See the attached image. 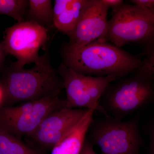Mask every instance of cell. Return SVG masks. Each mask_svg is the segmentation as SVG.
Wrapping results in <instances>:
<instances>
[{"label":"cell","instance_id":"obj_14","mask_svg":"<svg viewBox=\"0 0 154 154\" xmlns=\"http://www.w3.org/2000/svg\"><path fill=\"white\" fill-rule=\"evenodd\" d=\"M0 154H39L19 139L0 128Z\"/></svg>","mask_w":154,"mask_h":154},{"label":"cell","instance_id":"obj_12","mask_svg":"<svg viewBox=\"0 0 154 154\" xmlns=\"http://www.w3.org/2000/svg\"><path fill=\"white\" fill-rule=\"evenodd\" d=\"M95 111L89 109L73 128L53 148L51 154H80Z\"/></svg>","mask_w":154,"mask_h":154},{"label":"cell","instance_id":"obj_8","mask_svg":"<svg viewBox=\"0 0 154 154\" xmlns=\"http://www.w3.org/2000/svg\"><path fill=\"white\" fill-rule=\"evenodd\" d=\"M110 8L102 0H90L73 30L67 36L68 47L79 48L102 38L107 31Z\"/></svg>","mask_w":154,"mask_h":154},{"label":"cell","instance_id":"obj_7","mask_svg":"<svg viewBox=\"0 0 154 154\" xmlns=\"http://www.w3.org/2000/svg\"><path fill=\"white\" fill-rule=\"evenodd\" d=\"M57 71L66 92V108L94 109L105 117L110 116L100 105V102L106 88L110 83L118 79L117 77L83 75L67 67L62 63Z\"/></svg>","mask_w":154,"mask_h":154},{"label":"cell","instance_id":"obj_22","mask_svg":"<svg viewBox=\"0 0 154 154\" xmlns=\"http://www.w3.org/2000/svg\"><path fill=\"white\" fill-rule=\"evenodd\" d=\"M3 98H4V93H3V89L2 86H0V104L3 102Z\"/></svg>","mask_w":154,"mask_h":154},{"label":"cell","instance_id":"obj_9","mask_svg":"<svg viewBox=\"0 0 154 154\" xmlns=\"http://www.w3.org/2000/svg\"><path fill=\"white\" fill-rule=\"evenodd\" d=\"M65 107L66 101L60 99L58 95L46 96L38 99L31 110L14 118L0 120V128L19 139L23 136L30 137L49 113Z\"/></svg>","mask_w":154,"mask_h":154},{"label":"cell","instance_id":"obj_17","mask_svg":"<svg viewBox=\"0 0 154 154\" xmlns=\"http://www.w3.org/2000/svg\"><path fill=\"white\" fill-rule=\"evenodd\" d=\"M129 2L135 5L140 6L154 11V1L153 0H131Z\"/></svg>","mask_w":154,"mask_h":154},{"label":"cell","instance_id":"obj_3","mask_svg":"<svg viewBox=\"0 0 154 154\" xmlns=\"http://www.w3.org/2000/svg\"><path fill=\"white\" fill-rule=\"evenodd\" d=\"M154 98V79L136 70L110 83L100 105L109 116L119 120L143 108Z\"/></svg>","mask_w":154,"mask_h":154},{"label":"cell","instance_id":"obj_15","mask_svg":"<svg viewBox=\"0 0 154 154\" xmlns=\"http://www.w3.org/2000/svg\"><path fill=\"white\" fill-rule=\"evenodd\" d=\"M29 0H0V15H5L18 22H24Z\"/></svg>","mask_w":154,"mask_h":154},{"label":"cell","instance_id":"obj_18","mask_svg":"<svg viewBox=\"0 0 154 154\" xmlns=\"http://www.w3.org/2000/svg\"><path fill=\"white\" fill-rule=\"evenodd\" d=\"M80 154H97L94 151L93 145L90 143L86 137Z\"/></svg>","mask_w":154,"mask_h":154},{"label":"cell","instance_id":"obj_16","mask_svg":"<svg viewBox=\"0 0 154 154\" xmlns=\"http://www.w3.org/2000/svg\"><path fill=\"white\" fill-rule=\"evenodd\" d=\"M144 55L142 64L137 69L145 75L154 79V42L145 45Z\"/></svg>","mask_w":154,"mask_h":154},{"label":"cell","instance_id":"obj_4","mask_svg":"<svg viewBox=\"0 0 154 154\" xmlns=\"http://www.w3.org/2000/svg\"><path fill=\"white\" fill-rule=\"evenodd\" d=\"M96 41L121 48L132 42H154V11L123 3L112 9L104 36Z\"/></svg>","mask_w":154,"mask_h":154},{"label":"cell","instance_id":"obj_2","mask_svg":"<svg viewBox=\"0 0 154 154\" xmlns=\"http://www.w3.org/2000/svg\"><path fill=\"white\" fill-rule=\"evenodd\" d=\"M40 63L29 69L18 68L12 64L5 72L2 85L3 101L14 105L59 95L63 82L51 65L47 51Z\"/></svg>","mask_w":154,"mask_h":154},{"label":"cell","instance_id":"obj_6","mask_svg":"<svg viewBox=\"0 0 154 154\" xmlns=\"http://www.w3.org/2000/svg\"><path fill=\"white\" fill-rule=\"evenodd\" d=\"M48 39V30L34 22L24 21L6 28L2 43L7 55L13 56L17 60L11 64L22 68L41 62L43 55H39V51L45 49Z\"/></svg>","mask_w":154,"mask_h":154},{"label":"cell","instance_id":"obj_5","mask_svg":"<svg viewBox=\"0 0 154 154\" xmlns=\"http://www.w3.org/2000/svg\"><path fill=\"white\" fill-rule=\"evenodd\" d=\"M139 119L127 121L109 116L94 120L87 139L100 148L101 154H138L143 143Z\"/></svg>","mask_w":154,"mask_h":154},{"label":"cell","instance_id":"obj_10","mask_svg":"<svg viewBox=\"0 0 154 154\" xmlns=\"http://www.w3.org/2000/svg\"><path fill=\"white\" fill-rule=\"evenodd\" d=\"M89 109L65 108L53 111L30 137L41 145L53 148L81 120Z\"/></svg>","mask_w":154,"mask_h":154},{"label":"cell","instance_id":"obj_21","mask_svg":"<svg viewBox=\"0 0 154 154\" xmlns=\"http://www.w3.org/2000/svg\"><path fill=\"white\" fill-rule=\"evenodd\" d=\"M6 56L7 54L4 51L2 43L0 42V69L2 68L4 65Z\"/></svg>","mask_w":154,"mask_h":154},{"label":"cell","instance_id":"obj_19","mask_svg":"<svg viewBox=\"0 0 154 154\" xmlns=\"http://www.w3.org/2000/svg\"><path fill=\"white\" fill-rule=\"evenodd\" d=\"M147 132L148 133L149 140V143L150 149L151 151L152 152L154 150V124H151V125L149 126L147 128Z\"/></svg>","mask_w":154,"mask_h":154},{"label":"cell","instance_id":"obj_1","mask_svg":"<svg viewBox=\"0 0 154 154\" xmlns=\"http://www.w3.org/2000/svg\"><path fill=\"white\" fill-rule=\"evenodd\" d=\"M62 63L85 76H126L141 66L142 60L108 42L97 41L82 47L72 48L64 44L61 50Z\"/></svg>","mask_w":154,"mask_h":154},{"label":"cell","instance_id":"obj_20","mask_svg":"<svg viewBox=\"0 0 154 154\" xmlns=\"http://www.w3.org/2000/svg\"><path fill=\"white\" fill-rule=\"evenodd\" d=\"M102 2L112 9L117 8L124 3V1L122 0H102Z\"/></svg>","mask_w":154,"mask_h":154},{"label":"cell","instance_id":"obj_13","mask_svg":"<svg viewBox=\"0 0 154 154\" xmlns=\"http://www.w3.org/2000/svg\"><path fill=\"white\" fill-rule=\"evenodd\" d=\"M25 20L36 23L48 30L54 28L52 1L29 0Z\"/></svg>","mask_w":154,"mask_h":154},{"label":"cell","instance_id":"obj_11","mask_svg":"<svg viewBox=\"0 0 154 154\" xmlns=\"http://www.w3.org/2000/svg\"><path fill=\"white\" fill-rule=\"evenodd\" d=\"M89 2L90 0H55L54 28L67 36L73 30Z\"/></svg>","mask_w":154,"mask_h":154}]
</instances>
